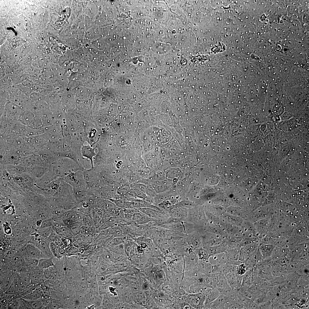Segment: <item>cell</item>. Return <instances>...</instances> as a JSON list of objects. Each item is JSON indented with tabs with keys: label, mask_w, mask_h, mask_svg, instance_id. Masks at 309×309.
I'll return each instance as SVG.
<instances>
[{
	"label": "cell",
	"mask_w": 309,
	"mask_h": 309,
	"mask_svg": "<svg viewBox=\"0 0 309 309\" xmlns=\"http://www.w3.org/2000/svg\"><path fill=\"white\" fill-rule=\"evenodd\" d=\"M162 264L154 265L149 261L143 268L140 270L141 273L152 288L159 290H161L166 282V274L162 267Z\"/></svg>",
	"instance_id": "6da1fadb"
},
{
	"label": "cell",
	"mask_w": 309,
	"mask_h": 309,
	"mask_svg": "<svg viewBox=\"0 0 309 309\" xmlns=\"http://www.w3.org/2000/svg\"><path fill=\"white\" fill-rule=\"evenodd\" d=\"M165 262L170 270L177 273H183L185 262L183 255L171 253L165 257Z\"/></svg>",
	"instance_id": "7a4b0ae2"
},
{
	"label": "cell",
	"mask_w": 309,
	"mask_h": 309,
	"mask_svg": "<svg viewBox=\"0 0 309 309\" xmlns=\"http://www.w3.org/2000/svg\"><path fill=\"white\" fill-rule=\"evenodd\" d=\"M150 295L159 309H171L172 300L163 291L152 287Z\"/></svg>",
	"instance_id": "3957f363"
},
{
	"label": "cell",
	"mask_w": 309,
	"mask_h": 309,
	"mask_svg": "<svg viewBox=\"0 0 309 309\" xmlns=\"http://www.w3.org/2000/svg\"><path fill=\"white\" fill-rule=\"evenodd\" d=\"M21 253L24 258H33L39 260L48 258L42 251L31 243H27L23 247Z\"/></svg>",
	"instance_id": "277c9868"
},
{
	"label": "cell",
	"mask_w": 309,
	"mask_h": 309,
	"mask_svg": "<svg viewBox=\"0 0 309 309\" xmlns=\"http://www.w3.org/2000/svg\"><path fill=\"white\" fill-rule=\"evenodd\" d=\"M185 300L193 309H203L205 300V296L202 292L185 294Z\"/></svg>",
	"instance_id": "5b68a950"
},
{
	"label": "cell",
	"mask_w": 309,
	"mask_h": 309,
	"mask_svg": "<svg viewBox=\"0 0 309 309\" xmlns=\"http://www.w3.org/2000/svg\"><path fill=\"white\" fill-rule=\"evenodd\" d=\"M230 302V298L220 294L213 301L204 305L203 309H228Z\"/></svg>",
	"instance_id": "8992f818"
},
{
	"label": "cell",
	"mask_w": 309,
	"mask_h": 309,
	"mask_svg": "<svg viewBox=\"0 0 309 309\" xmlns=\"http://www.w3.org/2000/svg\"><path fill=\"white\" fill-rule=\"evenodd\" d=\"M197 270L200 273L210 275L216 273V266L211 265L209 262L199 260L197 265Z\"/></svg>",
	"instance_id": "52a82bcc"
},
{
	"label": "cell",
	"mask_w": 309,
	"mask_h": 309,
	"mask_svg": "<svg viewBox=\"0 0 309 309\" xmlns=\"http://www.w3.org/2000/svg\"><path fill=\"white\" fill-rule=\"evenodd\" d=\"M155 219L150 217L139 210L132 215V222L137 225L149 223L154 221Z\"/></svg>",
	"instance_id": "ba28073f"
},
{
	"label": "cell",
	"mask_w": 309,
	"mask_h": 309,
	"mask_svg": "<svg viewBox=\"0 0 309 309\" xmlns=\"http://www.w3.org/2000/svg\"><path fill=\"white\" fill-rule=\"evenodd\" d=\"M203 293L205 296L204 305L213 301L220 295L219 291L216 288L207 287Z\"/></svg>",
	"instance_id": "9c48e42d"
},
{
	"label": "cell",
	"mask_w": 309,
	"mask_h": 309,
	"mask_svg": "<svg viewBox=\"0 0 309 309\" xmlns=\"http://www.w3.org/2000/svg\"><path fill=\"white\" fill-rule=\"evenodd\" d=\"M54 266L57 272L58 279L65 280L66 273L63 257L60 259L57 258L54 262Z\"/></svg>",
	"instance_id": "30bf717a"
},
{
	"label": "cell",
	"mask_w": 309,
	"mask_h": 309,
	"mask_svg": "<svg viewBox=\"0 0 309 309\" xmlns=\"http://www.w3.org/2000/svg\"><path fill=\"white\" fill-rule=\"evenodd\" d=\"M45 295L43 291L40 287L36 288L33 291L27 294L21 298L27 300H32L39 299Z\"/></svg>",
	"instance_id": "8fae6325"
},
{
	"label": "cell",
	"mask_w": 309,
	"mask_h": 309,
	"mask_svg": "<svg viewBox=\"0 0 309 309\" xmlns=\"http://www.w3.org/2000/svg\"><path fill=\"white\" fill-rule=\"evenodd\" d=\"M94 149L89 145H83L81 149L82 155L90 160L92 169L94 168L93 158L96 155Z\"/></svg>",
	"instance_id": "7c38bea8"
},
{
	"label": "cell",
	"mask_w": 309,
	"mask_h": 309,
	"mask_svg": "<svg viewBox=\"0 0 309 309\" xmlns=\"http://www.w3.org/2000/svg\"><path fill=\"white\" fill-rule=\"evenodd\" d=\"M43 275L47 280L55 282L58 279L57 272L54 266L44 270Z\"/></svg>",
	"instance_id": "4fadbf2b"
},
{
	"label": "cell",
	"mask_w": 309,
	"mask_h": 309,
	"mask_svg": "<svg viewBox=\"0 0 309 309\" xmlns=\"http://www.w3.org/2000/svg\"><path fill=\"white\" fill-rule=\"evenodd\" d=\"M54 266L52 258H44L39 260L38 267L44 270L51 266Z\"/></svg>",
	"instance_id": "5bb4252c"
},
{
	"label": "cell",
	"mask_w": 309,
	"mask_h": 309,
	"mask_svg": "<svg viewBox=\"0 0 309 309\" xmlns=\"http://www.w3.org/2000/svg\"><path fill=\"white\" fill-rule=\"evenodd\" d=\"M199 260L205 262H209L210 255L207 250L200 247L195 249Z\"/></svg>",
	"instance_id": "9a60e30c"
},
{
	"label": "cell",
	"mask_w": 309,
	"mask_h": 309,
	"mask_svg": "<svg viewBox=\"0 0 309 309\" xmlns=\"http://www.w3.org/2000/svg\"><path fill=\"white\" fill-rule=\"evenodd\" d=\"M169 214L171 217L182 220L186 218L187 216L188 212L184 210L179 209L171 211Z\"/></svg>",
	"instance_id": "2e32d148"
},
{
	"label": "cell",
	"mask_w": 309,
	"mask_h": 309,
	"mask_svg": "<svg viewBox=\"0 0 309 309\" xmlns=\"http://www.w3.org/2000/svg\"><path fill=\"white\" fill-rule=\"evenodd\" d=\"M89 283L86 280L83 279L77 286L76 291L85 294L88 290Z\"/></svg>",
	"instance_id": "e0dca14e"
},
{
	"label": "cell",
	"mask_w": 309,
	"mask_h": 309,
	"mask_svg": "<svg viewBox=\"0 0 309 309\" xmlns=\"http://www.w3.org/2000/svg\"><path fill=\"white\" fill-rule=\"evenodd\" d=\"M52 227L38 228L35 232L41 237L47 238L50 235L52 231Z\"/></svg>",
	"instance_id": "ac0fdd59"
},
{
	"label": "cell",
	"mask_w": 309,
	"mask_h": 309,
	"mask_svg": "<svg viewBox=\"0 0 309 309\" xmlns=\"http://www.w3.org/2000/svg\"><path fill=\"white\" fill-rule=\"evenodd\" d=\"M81 225L80 222H77L68 227L70 228L72 235H76L79 233Z\"/></svg>",
	"instance_id": "d6986e66"
},
{
	"label": "cell",
	"mask_w": 309,
	"mask_h": 309,
	"mask_svg": "<svg viewBox=\"0 0 309 309\" xmlns=\"http://www.w3.org/2000/svg\"><path fill=\"white\" fill-rule=\"evenodd\" d=\"M222 257L223 255H220L215 256L211 255L209 258V262L212 265H217L222 261L223 258H222Z\"/></svg>",
	"instance_id": "ffe728a7"
},
{
	"label": "cell",
	"mask_w": 309,
	"mask_h": 309,
	"mask_svg": "<svg viewBox=\"0 0 309 309\" xmlns=\"http://www.w3.org/2000/svg\"><path fill=\"white\" fill-rule=\"evenodd\" d=\"M130 187L132 190L140 191L144 193H146V187L145 185L142 183L132 184Z\"/></svg>",
	"instance_id": "44dd1931"
},
{
	"label": "cell",
	"mask_w": 309,
	"mask_h": 309,
	"mask_svg": "<svg viewBox=\"0 0 309 309\" xmlns=\"http://www.w3.org/2000/svg\"><path fill=\"white\" fill-rule=\"evenodd\" d=\"M225 276L228 284L233 289L235 281L236 274L229 273L226 274Z\"/></svg>",
	"instance_id": "7402d4cb"
},
{
	"label": "cell",
	"mask_w": 309,
	"mask_h": 309,
	"mask_svg": "<svg viewBox=\"0 0 309 309\" xmlns=\"http://www.w3.org/2000/svg\"><path fill=\"white\" fill-rule=\"evenodd\" d=\"M112 236L114 237H121L124 236V233L121 227L118 225L112 227Z\"/></svg>",
	"instance_id": "603a6c76"
},
{
	"label": "cell",
	"mask_w": 309,
	"mask_h": 309,
	"mask_svg": "<svg viewBox=\"0 0 309 309\" xmlns=\"http://www.w3.org/2000/svg\"><path fill=\"white\" fill-rule=\"evenodd\" d=\"M25 259L26 266L29 268H34L38 267L39 260L30 258Z\"/></svg>",
	"instance_id": "cb8c5ba5"
},
{
	"label": "cell",
	"mask_w": 309,
	"mask_h": 309,
	"mask_svg": "<svg viewBox=\"0 0 309 309\" xmlns=\"http://www.w3.org/2000/svg\"><path fill=\"white\" fill-rule=\"evenodd\" d=\"M47 238L50 243L54 242L57 244L60 238L56 231L53 229L52 227L51 232Z\"/></svg>",
	"instance_id": "d4e9b609"
},
{
	"label": "cell",
	"mask_w": 309,
	"mask_h": 309,
	"mask_svg": "<svg viewBox=\"0 0 309 309\" xmlns=\"http://www.w3.org/2000/svg\"><path fill=\"white\" fill-rule=\"evenodd\" d=\"M29 301L32 309H43L40 298L37 300Z\"/></svg>",
	"instance_id": "484cf974"
},
{
	"label": "cell",
	"mask_w": 309,
	"mask_h": 309,
	"mask_svg": "<svg viewBox=\"0 0 309 309\" xmlns=\"http://www.w3.org/2000/svg\"><path fill=\"white\" fill-rule=\"evenodd\" d=\"M78 252V249L75 246L70 245L66 248V255L67 256H70L76 255Z\"/></svg>",
	"instance_id": "4316f807"
},
{
	"label": "cell",
	"mask_w": 309,
	"mask_h": 309,
	"mask_svg": "<svg viewBox=\"0 0 309 309\" xmlns=\"http://www.w3.org/2000/svg\"><path fill=\"white\" fill-rule=\"evenodd\" d=\"M246 266L245 264H240L237 265L235 274L242 276L245 272Z\"/></svg>",
	"instance_id": "83f0119b"
},
{
	"label": "cell",
	"mask_w": 309,
	"mask_h": 309,
	"mask_svg": "<svg viewBox=\"0 0 309 309\" xmlns=\"http://www.w3.org/2000/svg\"><path fill=\"white\" fill-rule=\"evenodd\" d=\"M77 212L76 210L72 209L66 211L63 213L61 216L62 219H64L72 217Z\"/></svg>",
	"instance_id": "f1b7e54d"
},
{
	"label": "cell",
	"mask_w": 309,
	"mask_h": 309,
	"mask_svg": "<svg viewBox=\"0 0 309 309\" xmlns=\"http://www.w3.org/2000/svg\"><path fill=\"white\" fill-rule=\"evenodd\" d=\"M53 226V221L52 219H48L43 220L41 225L39 228H47Z\"/></svg>",
	"instance_id": "f546056e"
},
{
	"label": "cell",
	"mask_w": 309,
	"mask_h": 309,
	"mask_svg": "<svg viewBox=\"0 0 309 309\" xmlns=\"http://www.w3.org/2000/svg\"><path fill=\"white\" fill-rule=\"evenodd\" d=\"M132 215L126 213L125 214L124 222L126 225H130L132 223Z\"/></svg>",
	"instance_id": "4dcf8cb0"
},
{
	"label": "cell",
	"mask_w": 309,
	"mask_h": 309,
	"mask_svg": "<svg viewBox=\"0 0 309 309\" xmlns=\"http://www.w3.org/2000/svg\"><path fill=\"white\" fill-rule=\"evenodd\" d=\"M63 240V245L66 247L70 246L71 244L72 240L68 237L62 238Z\"/></svg>",
	"instance_id": "1f68e13d"
},
{
	"label": "cell",
	"mask_w": 309,
	"mask_h": 309,
	"mask_svg": "<svg viewBox=\"0 0 309 309\" xmlns=\"http://www.w3.org/2000/svg\"><path fill=\"white\" fill-rule=\"evenodd\" d=\"M123 210L125 213H128L132 215L139 211L138 209L135 208L124 209Z\"/></svg>",
	"instance_id": "d6a6232c"
},
{
	"label": "cell",
	"mask_w": 309,
	"mask_h": 309,
	"mask_svg": "<svg viewBox=\"0 0 309 309\" xmlns=\"http://www.w3.org/2000/svg\"><path fill=\"white\" fill-rule=\"evenodd\" d=\"M89 204V203L87 202H84L82 205L83 207L84 208H86L88 207Z\"/></svg>",
	"instance_id": "836d02e7"
},
{
	"label": "cell",
	"mask_w": 309,
	"mask_h": 309,
	"mask_svg": "<svg viewBox=\"0 0 309 309\" xmlns=\"http://www.w3.org/2000/svg\"><path fill=\"white\" fill-rule=\"evenodd\" d=\"M32 15H34V13H33L32 14Z\"/></svg>",
	"instance_id": "e575fe53"
},
{
	"label": "cell",
	"mask_w": 309,
	"mask_h": 309,
	"mask_svg": "<svg viewBox=\"0 0 309 309\" xmlns=\"http://www.w3.org/2000/svg\"><path fill=\"white\" fill-rule=\"evenodd\" d=\"M39 4H40V3H41V2H39Z\"/></svg>",
	"instance_id": "d590c367"
},
{
	"label": "cell",
	"mask_w": 309,
	"mask_h": 309,
	"mask_svg": "<svg viewBox=\"0 0 309 309\" xmlns=\"http://www.w3.org/2000/svg\"><path fill=\"white\" fill-rule=\"evenodd\" d=\"M5 34H7V33H5Z\"/></svg>",
	"instance_id": "8d00e7d4"
},
{
	"label": "cell",
	"mask_w": 309,
	"mask_h": 309,
	"mask_svg": "<svg viewBox=\"0 0 309 309\" xmlns=\"http://www.w3.org/2000/svg\"><path fill=\"white\" fill-rule=\"evenodd\" d=\"M39 46L37 47V48H39Z\"/></svg>",
	"instance_id": "74e56055"
},
{
	"label": "cell",
	"mask_w": 309,
	"mask_h": 309,
	"mask_svg": "<svg viewBox=\"0 0 309 309\" xmlns=\"http://www.w3.org/2000/svg\"><path fill=\"white\" fill-rule=\"evenodd\" d=\"M47 7V6H46V7Z\"/></svg>",
	"instance_id": "f35d334b"
}]
</instances>
